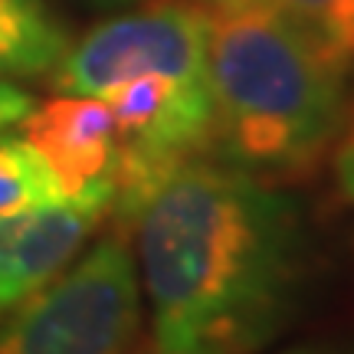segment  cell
<instances>
[{
	"label": "cell",
	"instance_id": "6da1fadb",
	"mask_svg": "<svg viewBox=\"0 0 354 354\" xmlns=\"http://www.w3.org/2000/svg\"><path fill=\"white\" fill-rule=\"evenodd\" d=\"M125 223L154 354H256L302 305L305 214L269 180L190 158L154 180Z\"/></svg>",
	"mask_w": 354,
	"mask_h": 354
},
{
	"label": "cell",
	"instance_id": "7a4b0ae2",
	"mask_svg": "<svg viewBox=\"0 0 354 354\" xmlns=\"http://www.w3.org/2000/svg\"><path fill=\"white\" fill-rule=\"evenodd\" d=\"M344 76L263 0L214 10L210 151L269 184L312 174L342 131Z\"/></svg>",
	"mask_w": 354,
	"mask_h": 354
},
{
	"label": "cell",
	"instance_id": "3957f363",
	"mask_svg": "<svg viewBox=\"0 0 354 354\" xmlns=\"http://www.w3.org/2000/svg\"><path fill=\"white\" fill-rule=\"evenodd\" d=\"M141 282L122 233L102 236L0 322V354H125Z\"/></svg>",
	"mask_w": 354,
	"mask_h": 354
},
{
	"label": "cell",
	"instance_id": "277c9868",
	"mask_svg": "<svg viewBox=\"0 0 354 354\" xmlns=\"http://www.w3.org/2000/svg\"><path fill=\"white\" fill-rule=\"evenodd\" d=\"M214 10L190 0H151L112 13L69 43L53 69V88L66 95H102L135 76L210 82Z\"/></svg>",
	"mask_w": 354,
	"mask_h": 354
},
{
	"label": "cell",
	"instance_id": "5b68a950",
	"mask_svg": "<svg viewBox=\"0 0 354 354\" xmlns=\"http://www.w3.org/2000/svg\"><path fill=\"white\" fill-rule=\"evenodd\" d=\"M112 210L115 177H102L56 203L0 214V318L59 276Z\"/></svg>",
	"mask_w": 354,
	"mask_h": 354
},
{
	"label": "cell",
	"instance_id": "8992f818",
	"mask_svg": "<svg viewBox=\"0 0 354 354\" xmlns=\"http://www.w3.org/2000/svg\"><path fill=\"white\" fill-rule=\"evenodd\" d=\"M24 138L43 154L63 194L115 177L118 167V125L112 109L95 95H66L56 92L24 118Z\"/></svg>",
	"mask_w": 354,
	"mask_h": 354
},
{
	"label": "cell",
	"instance_id": "52a82bcc",
	"mask_svg": "<svg viewBox=\"0 0 354 354\" xmlns=\"http://www.w3.org/2000/svg\"><path fill=\"white\" fill-rule=\"evenodd\" d=\"M69 50V30L46 0H0V76L46 79Z\"/></svg>",
	"mask_w": 354,
	"mask_h": 354
},
{
	"label": "cell",
	"instance_id": "ba28073f",
	"mask_svg": "<svg viewBox=\"0 0 354 354\" xmlns=\"http://www.w3.org/2000/svg\"><path fill=\"white\" fill-rule=\"evenodd\" d=\"M344 73L354 66V0H263Z\"/></svg>",
	"mask_w": 354,
	"mask_h": 354
},
{
	"label": "cell",
	"instance_id": "9c48e42d",
	"mask_svg": "<svg viewBox=\"0 0 354 354\" xmlns=\"http://www.w3.org/2000/svg\"><path fill=\"white\" fill-rule=\"evenodd\" d=\"M63 197V184L30 141L0 135V214L46 207Z\"/></svg>",
	"mask_w": 354,
	"mask_h": 354
},
{
	"label": "cell",
	"instance_id": "30bf717a",
	"mask_svg": "<svg viewBox=\"0 0 354 354\" xmlns=\"http://www.w3.org/2000/svg\"><path fill=\"white\" fill-rule=\"evenodd\" d=\"M335 184L342 190V197L348 203H354V88L348 102H344V118H342V131L335 138Z\"/></svg>",
	"mask_w": 354,
	"mask_h": 354
},
{
	"label": "cell",
	"instance_id": "8fae6325",
	"mask_svg": "<svg viewBox=\"0 0 354 354\" xmlns=\"http://www.w3.org/2000/svg\"><path fill=\"white\" fill-rule=\"evenodd\" d=\"M37 99L20 88L13 79L0 76V135H10L13 128L24 125V118L33 112Z\"/></svg>",
	"mask_w": 354,
	"mask_h": 354
},
{
	"label": "cell",
	"instance_id": "7c38bea8",
	"mask_svg": "<svg viewBox=\"0 0 354 354\" xmlns=\"http://www.w3.org/2000/svg\"><path fill=\"white\" fill-rule=\"evenodd\" d=\"M88 10H115V7H128V3H135V0H76Z\"/></svg>",
	"mask_w": 354,
	"mask_h": 354
},
{
	"label": "cell",
	"instance_id": "4fadbf2b",
	"mask_svg": "<svg viewBox=\"0 0 354 354\" xmlns=\"http://www.w3.org/2000/svg\"><path fill=\"white\" fill-rule=\"evenodd\" d=\"M190 3H201V7H210V10H223V7H236V3H246V0H190Z\"/></svg>",
	"mask_w": 354,
	"mask_h": 354
},
{
	"label": "cell",
	"instance_id": "5bb4252c",
	"mask_svg": "<svg viewBox=\"0 0 354 354\" xmlns=\"http://www.w3.org/2000/svg\"><path fill=\"white\" fill-rule=\"evenodd\" d=\"M289 354H331V351H315V348H299V351H289Z\"/></svg>",
	"mask_w": 354,
	"mask_h": 354
}]
</instances>
